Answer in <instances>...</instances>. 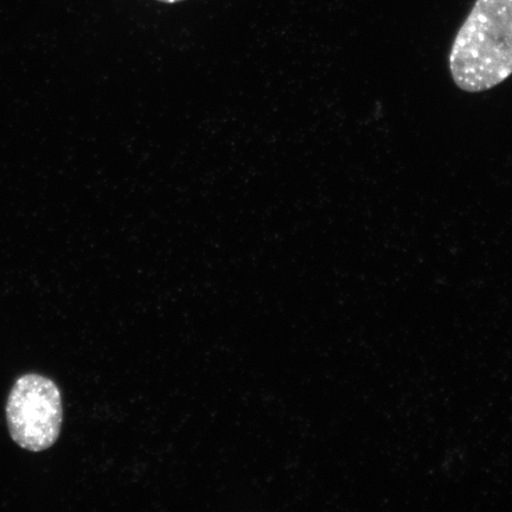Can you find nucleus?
<instances>
[{
	"mask_svg": "<svg viewBox=\"0 0 512 512\" xmlns=\"http://www.w3.org/2000/svg\"><path fill=\"white\" fill-rule=\"evenodd\" d=\"M450 72L456 86L482 93L512 75V0H476L454 38Z\"/></svg>",
	"mask_w": 512,
	"mask_h": 512,
	"instance_id": "f257e3e1",
	"label": "nucleus"
},
{
	"mask_svg": "<svg viewBox=\"0 0 512 512\" xmlns=\"http://www.w3.org/2000/svg\"><path fill=\"white\" fill-rule=\"evenodd\" d=\"M62 419L61 393L53 381L38 374L19 377L6 405L9 432L18 446L48 450L59 439Z\"/></svg>",
	"mask_w": 512,
	"mask_h": 512,
	"instance_id": "f03ea898",
	"label": "nucleus"
},
{
	"mask_svg": "<svg viewBox=\"0 0 512 512\" xmlns=\"http://www.w3.org/2000/svg\"><path fill=\"white\" fill-rule=\"evenodd\" d=\"M157 2L164 3V4H176V3L184 2V0H157Z\"/></svg>",
	"mask_w": 512,
	"mask_h": 512,
	"instance_id": "7ed1b4c3",
	"label": "nucleus"
}]
</instances>
